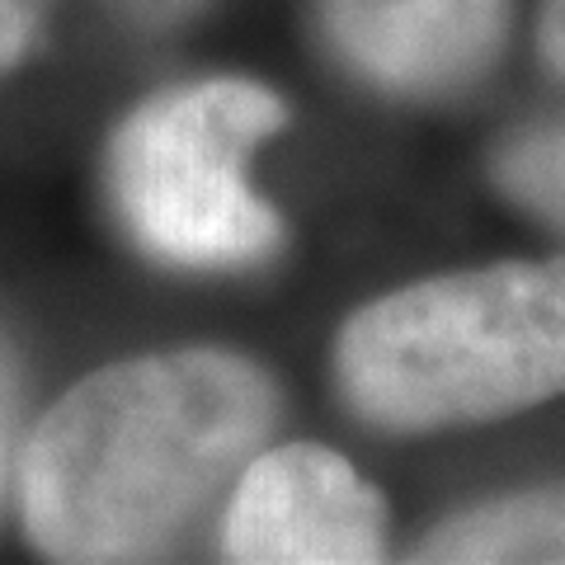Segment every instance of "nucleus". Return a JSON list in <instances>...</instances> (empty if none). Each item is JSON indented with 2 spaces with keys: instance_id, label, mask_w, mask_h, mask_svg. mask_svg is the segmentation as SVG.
<instances>
[{
  "instance_id": "1",
  "label": "nucleus",
  "mask_w": 565,
  "mask_h": 565,
  "mask_svg": "<svg viewBox=\"0 0 565 565\" xmlns=\"http://www.w3.org/2000/svg\"><path fill=\"white\" fill-rule=\"evenodd\" d=\"M278 419V386L232 349L95 367L20 448V519L47 561H151L199 519Z\"/></svg>"
},
{
  "instance_id": "2",
  "label": "nucleus",
  "mask_w": 565,
  "mask_h": 565,
  "mask_svg": "<svg viewBox=\"0 0 565 565\" xmlns=\"http://www.w3.org/2000/svg\"><path fill=\"white\" fill-rule=\"evenodd\" d=\"M334 382L386 434L467 429L565 396V255L419 278L359 307L334 340Z\"/></svg>"
},
{
  "instance_id": "3",
  "label": "nucleus",
  "mask_w": 565,
  "mask_h": 565,
  "mask_svg": "<svg viewBox=\"0 0 565 565\" xmlns=\"http://www.w3.org/2000/svg\"><path fill=\"white\" fill-rule=\"evenodd\" d=\"M288 104L245 76H212L156 95L109 137V193L128 236L170 269L264 264L282 222L250 184V156L282 132Z\"/></svg>"
},
{
  "instance_id": "4",
  "label": "nucleus",
  "mask_w": 565,
  "mask_h": 565,
  "mask_svg": "<svg viewBox=\"0 0 565 565\" xmlns=\"http://www.w3.org/2000/svg\"><path fill=\"white\" fill-rule=\"evenodd\" d=\"M226 561L363 565L386 556V504L353 462L321 444L259 448L232 481Z\"/></svg>"
},
{
  "instance_id": "5",
  "label": "nucleus",
  "mask_w": 565,
  "mask_h": 565,
  "mask_svg": "<svg viewBox=\"0 0 565 565\" xmlns=\"http://www.w3.org/2000/svg\"><path fill=\"white\" fill-rule=\"evenodd\" d=\"M321 24L353 76L429 99L462 90L494 62L509 0H321Z\"/></svg>"
},
{
  "instance_id": "6",
  "label": "nucleus",
  "mask_w": 565,
  "mask_h": 565,
  "mask_svg": "<svg viewBox=\"0 0 565 565\" xmlns=\"http://www.w3.org/2000/svg\"><path fill=\"white\" fill-rule=\"evenodd\" d=\"M419 561H565V486L448 519L424 537Z\"/></svg>"
},
{
  "instance_id": "7",
  "label": "nucleus",
  "mask_w": 565,
  "mask_h": 565,
  "mask_svg": "<svg viewBox=\"0 0 565 565\" xmlns=\"http://www.w3.org/2000/svg\"><path fill=\"white\" fill-rule=\"evenodd\" d=\"M542 57L552 76L565 85V0H542V24H537ZM494 180L504 184L509 199L542 212L546 222L565 226V122L533 128L514 137L494 161Z\"/></svg>"
},
{
  "instance_id": "8",
  "label": "nucleus",
  "mask_w": 565,
  "mask_h": 565,
  "mask_svg": "<svg viewBox=\"0 0 565 565\" xmlns=\"http://www.w3.org/2000/svg\"><path fill=\"white\" fill-rule=\"evenodd\" d=\"M52 0H0V76L33 57L43 43V20Z\"/></svg>"
},
{
  "instance_id": "9",
  "label": "nucleus",
  "mask_w": 565,
  "mask_h": 565,
  "mask_svg": "<svg viewBox=\"0 0 565 565\" xmlns=\"http://www.w3.org/2000/svg\"><path fill=\"white\" fill-rule=\"evenodd\" d=\"M109 10H118L122 20L132 24H147V29H170V24H184L193 20L207 0H104Z\"/></svg>"
},
{
  "instance_id": "10",
  "label": "nucleus",
  "mask_w": 565,
  "mask_h": 565,
  "mask_svg": "<svg viewBox=\"0 0 565 565\" xmlns=\"http://www.w3.org/2000/svg\"><path fill=\"white\" fill-rule=\"evenodd\" d=\"M14 419H20V396H14L10 367L0 363V494H6L14 471Z\"/></svg>"
}]
</instances>
